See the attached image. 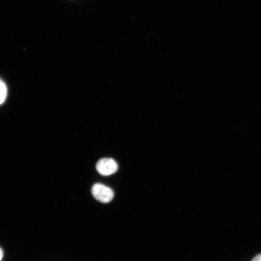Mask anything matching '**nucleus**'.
<instances>
[{"instance_id":"nucleus-5","label":"nucleus","mask_w":261,"mask_h":261,"mask_svg":"<svg viewBox=\"0 0 261 261\" xmlns=\"http://www.w3.org/2000/svg\"><path fill=\"white\" fill-rule=\"evenodd\" d=\"M3 257V251L1 247H0V261L2 260Z\"/></svg>"},{"instance_id":"nucleus-1","label":"nucleus","mask_w":261,"mask_h":261,"mask_svg":"<svg viewBox=\"0 0 261 261\" xmlns=\"http://www.w3.org/2000/svg\"><path fill=\"white\" fill-rule=\"evenodd\" d=\"M91 192L96 200L103 203L112 201L114 195L112 189L100 184L94 185L91 189Z\"/></svg>"},{"instance_id":"nucleus-3","label":"nucleus","mask_w":261,"mask_h":261,"mask_svg":"<svg viewBox=\"0 0 261 261\" xmlns=\"http://www.w3.org/2000/svg\"><path fill=\"white\" fill-rule=\"evenodd\" d=\"M8 90L6 84L0 79V105L5 102L7 97Z\"/></svg>"},{"instance_id":"nucleus-4","label":"nucleus","mask_w":261,"mask_h":261,"mask_svg":"<svg viewBox=\"0 0 261 261\" xmlns=\"http://www.w3.org/2000/svg\"><path fill=\"white\" fill-rule=\"evenodd\" d=\"M252 261H261V254L254 257Z\"/></svg>"},{"instance_id":"nucleus-2","label":"nucleus","mask_w":261,"mask_h":261,"mask_svg":"<svg viewBox=\"0 0 261 261\" xmlns=\"http://www.w3.org/2000/svg\"><path fill=\"white\" fill-rule=\"evenodd\" d=\"M118 169L117 163L112 159H102L97 162L96 169L100 174L105 176L114 174Z\"/></svg>"}]
</instances>
